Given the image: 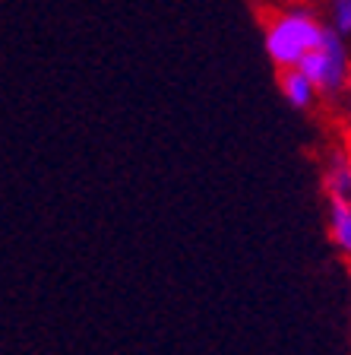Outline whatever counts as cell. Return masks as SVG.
I'll return each mask as SVG.
<instances>
[{
    "label": "cell",
    "instance_id": "6da1fadb",
    "mask_svg": "<svg viewBox=\"0 0 351 355\" xmlns=\"http://www.w3.org/2000/svg\"><path fill=\"white\" fill-rule=\"evenodd\" d=\"M330 26H323L310 10L304 7H285L278 10L263 32V48L269 54V60L278 70L288 67H300V60L314 51L316 44L323 42Z\"/></svg>",
    "mask_w": 351,
    "mask_h": 355
},
{
    "label": "cell",
    "instance_id": "7a4b0ae2",
    "mask_svg": "<svg viewBox=\"0 0 351 355\" xmlns=\"http://www.w3.org/2000/svg\"><path fill=\"white\" fill-rule=\"evenodd\" d=\"M300 70L316 83L323 96H336L351 83V54H348V38H342L336 29H326L323 42L316 44L307 58L300 60Z\"/></svg>",
    "mask_w": 351,
    "mask_h": 355
},
{
    "label": "cell",
    "instance_id": "3957f363",
    "mask_svg": "<svg viewBox=\"0 0 351 355\" xmlns=\"http://www.w3.org/2000/svg\"><path fill=\"white\" fill-rule=\"evenodd\" d=\"M278 89H282V96H285V102L291 105V108L298 111H307L310 105L316 102V96H320V89H316V83L310 80L300 67H288V70H278Z\"/></svg>",
    "mask_w": 351,
    "mask_h": 355
},
{
    "label": "cell",
    "instance_id": "277c9868",
    "mask_svg": "<svg viewBox=\"0 0 351 355\" xmlns=\"http://www.w3.org/2000/svg\"><path fill=\"white\" fill-rule=\"evenodd\" d=\"M330 241L336 244V251L351 260V200L330 197Z\"/></svg>",
    "mask_w": 351,
    "mask_h": 355
},
{
    "label": "cell",
    "instance_id": "5b68a950",
    "mask_svg": "<svg viewBox=\"0 0 351 355\" xmlns=\"http://www.w3.org/2000/svg\"><path fill=\"white\" fill-rule=\"evenodd\" d=\"M323 193L330 197H345L351 200V159L345 153H336L323 171Z\"/></svg>",
    "mask_w": 351,
    "mask_h": 355
},
{
    "label": "cell",
    "instance_id": "8992f818",
    "mask_svg": "<svg viewBox=\"0 0 351 355\" xmlns=\"http://www.w3.org/2000/svg\"><path fill=\"white\" fill-rule=\"evenodd\" d=\"M330 26L342 38H351V0H330Z\"/></svg>",
    "mask_w": 351,
    "mask_h": 355
}]
</instances>
